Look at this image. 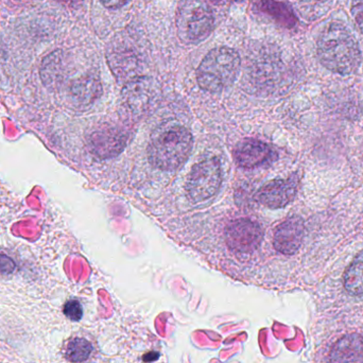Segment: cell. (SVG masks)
<instances>
[{"label": "cell", "instance_id": "cell-1", "mask_svg": "<svg viewBox=\"0 0 363 363\" xmlns=\"http://www.w3.org/2000/svg\"><path fill=\"white\" fill-rule=\"evenodd\" d=\"M318 57L324 67L342 76L355 72L362 61L357 38L340 23L324 28L318 40Z\"/></svg>", "mask_w": 363, "mask_h": 363}, {"label": "cell", "instance_id": "cell-2", "mask_svg": "<svg viewBox=\"0 0 363 363\" xmlns=\"http://www.w3.org/2000/svg\"><path fill=\"white\" fill-rule=\"evenodd\" d=\"M191 133L180 125H163L151 138L148 153L150 163L166 172L177 169L185 163L191 152Z\"/></svg>", "mask_w": 363, "mask_h": 363}, {"label": "cell", "instance_id": "cell-3", "mask_svg": "<svg viewBox=\"0 0 363 363\" xmlns=\"http://www.w3.org/2000/svg\"><path fill=\"white\" fill-rule=\"evenodd\" d=\"M240 69V57L230 47H218L209 51L196 70L201 89L219 93L236 80Z\"/></svg>", "mask_w": 363, "mask_h": 363}, {"label": "cell", "instance_id": "cell-4", "mask_svg": "<svg viewBox=\"0 0 363 363\" xmlns=\"http://www.w3.org/2000/svg\"><path fill=\"white\" fill-rule=\"evenodd\" d=\"M179 34L186 42H202L215 28L213 11L204 0H184L179 8Z\"/></svg>", "mask_w": 363, "mask_h": 363}, {"label": "cell", "instance_id": "cell-5", "mask_svg": "<svg viewBox=\"0 0 363 363\" xmlns=\"http://www.w3.org/2000/svg\"><path fill=\"white\" fill-rule=\"evenodd\" d=\"M221 182L220 162L215 157L204 160L192 167L186 183V194L191 202H203L217 194Z\"/></svg>", "mask_w": 363, "mask_h": 363}, {"label": "cell", "instance_id": "cell-6", "mask_svg": "<svg viewBox=\"0 0 363 363\" xmlns=\"http://www.w3.org/2000/svg\"><path fill=\"white\" fill-rule=\"evenodd\" d=\"M264 233L259 224L250 219H237L230 222L225 230L228 247L237 253L249 254L262 245Z\"/></svg>", "mask_w": 363, "mask_h": 363}, {"label": "cell", "instance_id": "cell-7", "mask_svg": "<svg viewBox=\"0 0 363 363\" xmlns=\"http://www.w3.org/2000/svg\"><path fill=\"white\" fill-rule=\"evenodd\" d=\"M127 138L121 130L114 125H104L95 130L89 136V145L91 153L100 159H111L123 152Z\"/></svg>", "mask_w": 363, "mask_h": 363}, {"label": "cell", "instance_id": "cell-8", "mask_svg": "<svg viewBox=\"0 0 363 363\" xmlns=\"http://www.w3.org/2000/svg\"><path fill=\"white\" fill-rule=\"evenodd\" d=\"M298 186L300 180L296 174L270 182L258 191L257 200L269 208H283L296 198Z\"/></svg>", "mask_w": 363, "mask_h": 363}, {"label": "cell", "instance_id": "cell-9", "mask_svg": "<svg viewBox=\"0 0 363 363\" xmlns=\"http://www.w3.org/2000/svg\"><path fill=\"white\" fill-rule=\"evenodd\" d=\"M305 236L302 218L294 216L277 226L273 238L275 250L284 255H294L300 250Z\"/></svg>", "mask_w": 363, "mask_h": 363}, {"label": "cell", "instance_id": "cell-10", "mask_svg": "<svg viewBox=\"0 0 363 363\" xmlns=\"http://www.w3.org/2000/svg\"><path fill=\"white\" fill-rule=\"evenodd\" d=\"M234 157L240 167L255 168L274 161L277 153L266 143L245 140L237 145L234 150Z\"/></svg>", "mask_w": 363, "mask_h": 363}, {"label": "cell", "instance_id": "cell-11", "mask_svg": "<svg viewBox=\"0 0 363 363\" xmlns=\"http://www.w3.org/2000/svg\"><path fill=\"white\" fill-rule=\"evenodd\" d=\"M330 363H363V335L350 334L337 341L330 351Z\"/></svg>", "mask_w": 363, "mask_h": 363}, {"label": "cell", "instance_id": "cell-12", "mask_svg": "<svg viewBox=\"0 0 363 363\" xmlns=\"http://www.w3.org/2000/svg\"><path fill=\"white\" fill-rule=\"evenodd\" d=\"M70 93L78 106H89L101 95V83L97 77L84 76L72 83Z\"/></svg>", "mask_w": 363, "mask_h": 363}, {"label": "cell", "instance_id": "cell-13", "mask_svg": "<svg viewBox=\"0 0 363 363\" xmlns=\"http://www.w3.org/2000/svg\"><path fill=\"white\" fill-rule=\"evenodd\" d=\"M258 6L260 11L270 15L283 27L291 29L296 25L298 21L296 15L292 12L291 9L283 2L277 1V0H260Z\"/></svg>", "mask_w": 363, "mask_h": 363}, {"label": "cell", "instance_id": "cell-14", "mask_svg": "<svg viewBox=\"0 0 363 363\" xmlns=\"http://www.w3.org/2000/svg\"><path fill=\"white\" fill-rule=\"evenodd\" d=\"M345 288L353 296H363V250L345 271Z\"/></svg>", "mask_w": 363, "mask_h": 363}, {"label": "cell", "instance_id": "cell-15", "mask_svg": "<svg viewBox=\"0 0 363 363\" xmlns=\"http://www.w3.org/2000/svg\"><path fill=\"white\" fill-rule=\"evenodd\" d=\"M93 345L86 339L74 338L72 339L66 345L64 356L69 362H84L93 353Z\"/></svg>", "mask_w": 363, "mask_h": 363}, {"label": "cell", "instance_id": "cell-16", "mask_svg": "<svg viewBox=\"0 0 363 363\" xmlns=\"http://www.w3.org/2000/svg\"><path fill=\"white\" fill-rule=\"evenodd\" d=\"M60 69H61V62L57 57H55L53 55L47 57L43 63L42 69H40V76H42L45 84H52L55 81H57Z\"/></svg>", "mask_w": 363, "mask_h": 363}, {"label": "cell", "instance_id": "cell-17", "mask_svg": "<svg viewBox=\"0 0 363 363\" xmlns=\"http://www.w3.org/2000/svg\"><path fill=\"white\" fill-rule=\"evenodd\" d=\"M63 313L72 321H80L83 317L82 305L77 300L67 301L64 305Z\"/></svg>", "mask_w": 363, "mask_h": 363}, {"label": "cell", "instance_id": "cell-18", "mask_svg": "<svg viewBox=\"0 0 363 363\" xmlns=\"http://www.w3.org/2000/svg\"><path fill=\"white\" fill-rule=\"evenodd\" d=\"M352 14L358 28L363 33V0H354L352 4Z\"/></svg>", "mask_w": 363, "mask_h": 363}, {"label": "cell", "instance_id": "cell-19", "mask_svg": "<svg viewBox=\"0 0 363 363\" xmlns=\"http://www.w3.org/2000/svg\"><path fill=\"white\" fill-rule=\"evenodd\" d=\"M15 268H16L15 262L10 257L0 254V273L1 274H11L14 272Z\"/></svg>", "mask_w": 363, "mask_h": 363}, {"label": "cell", "instance_id": "cell-20", "mask_svg": "<svg viewBox=\"0 0 363 363\" xmlns=\"http://www.w3.org/2000/svg\"><path fill=\"white\" fill-rule=\"evenodd\" d=\"M101 4L108 9H119L125 6L130 0H100Z\"/></svg>", "mask_w": 363, "mask_h": 363}, {"label": "cell", "instance_id": "cell-21", "mask_svg": "<svg viewBox=\"0 0 363 363\" xmlns=\"http://www.w3.org/2000/svg\"><path fill=\"white\" fill-rule=\"evenodd\" d=\"M147 357L144 358L145 362H155V360H157V358H159V354L157 353H150L148 354V355H146Z\"/></svg>", "mask_w": 363, "mask_h": 363}, {"label": "cell", "instance_id": "cell-22", "mask_svg": "<svg viewBox=\"0 0 363 363\" xmlns=\"http://www.w3.org/2000/svg\"><path fill=\"white\" fill-rule=\"evenodd\" d=\"M209 1L213 2V4H219L221 0H209Z\"/></svg>", "mask_w": 363, "mask_h": 363}, {"label": "cell", "instance_id": "cell-23", "mask_svg": "<svg viewBox=\"0 0 363 363\" xmlns=\"http://www.w3.org/2000/svg\"><path fill=\"white\" fill-rule=\"evenodd\" d=\"M322 1H326V0H322Z\"/></svg>", "mask_w": 363, "mask_h": 363}]
</instances>
